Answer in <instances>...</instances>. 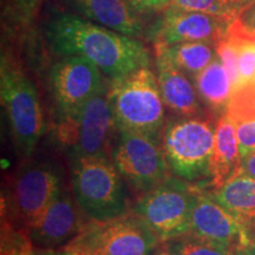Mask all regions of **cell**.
Listing matches in <instances>:
<instances>
[{"instance_id":"1","label":"cell","mask_w":255,"mask_h":255,"mask_svg":"<svg viewBox=\"0 0 255 255\" xmlns=\"http://www.w3.org/2000/svg\"><path fill=\"white\" fill-rule=\"evenodd\" d=\"M45 36L56 55L83 57L111 79L149 68L151 64L150 52L139 39L72 12H63L51 18L46 24Z\"/></svg>"},{"instance_id":"2","label":"cell","mask_w":255,"mask_h":255,"mask_svg":"<svg viewBox=\"0 0 255 255\" xmlns=\"http://www.w3.org/2000/svg\"><path fill=\"white\" fill-rule=\"evenodd\" d=\"M108 97L117 130H127L159 139L164 128V102L157 76L150 68L111 79Z\"/></svg>"},{"instance_id":"3","label":"cell","mask_w":255,"mask_h":255,"mask_svg":"<svg viewBox=\"0 0 255 255\" xmlns=\"http://www.w3.org/2000/svg\"><path fill=\"white\" fill-rule=\"evenodd\" d=\"M73 196L92 221L105 222L127 214L128 196L122 175L107 155L71 161Z\"/></svg>"},{"instance_id":"4","label":"cell","mask_w":255,"mask_h":255,"mask_svg":"<svg viewBox=\"0 0 255 255\" xmlns=\"http://www.w3.org/2000/svg\"><path fill=\"white\" fill-rule=\"evenodd\" d=\"M0 94L15 148L24 157H30L45 130L43 110L33 83L20 65L4 53L0 64Z\"/></svg>"},{"instance_id":"5","label":"cell","mask_w":255,"mask_h":255,"mask_svg":"<svg viewBox=\"0 0 255 255\" xmlns=\"http://www.w3.org/2000/svg\"><path fill=\"white\" fill-rule=\"evenodd\" d=\"M215 126L201 116L177 117L165 124L159 144L175 176L191 183L209 177Z\"/></svg>"},{"instance_id":"6","label":"cell","mask_w":255,"mask_h":255,"mask_svg":"<svg viewBox=\"0 0 255 255\" xmlns=\"http://www.w3.org/2000/svg\"><path fill=\"white\" fill-rule=\"evenodd\" d=\"M161 241L135 212L105 222L94 221L68 245L87 255H157Z\"/></svg>"},{"instance_id":"7","label":"cell","mask_w":255,"mask_h":255,"mask_svg":"<svg viewBox=\"0 0 255 255\" xmlns=\"http://www.w3.org/2000/svg\"><path fill=\"white\" fill-rule=\"evenodd\" d=\"M199 187L177 176L146 191L136 203L133 212L144 220L161 241L188 234L190 216Z\"/></svg>"},{"instance_id":"8","label":"cell","mask_w":255,"mask_h":255,"mask_svg":"<svg viewBox=\"0 0 255 255\" xmlns=\"http://www.w3.org/2000/svg\"><path fill=\"white\" fill-rule=\"evenodd\" d=\"M117 131L111 159L123 180L143 193L163 182L170 170L159 139L127 130Z\"/></svg>"},{"instance_id":"9","label":"cell","mask_w":255,"mask_h":255,"mask_svg":"<svg viewBox=\"0 0 255 255\" xmlns=\"http://www.w3.org/2000/svg\"><path fill=\"white\" fill-rule=\"evenodd\" d=\"M114 128L116 124L108 97V88L105 87L92 96L77 114L62 120L59 135L62 142L69 148L70 161L107 155V146Z\"/></svg>"},{"instance_id":"10","label":"cell","mask_w":255,"mask_h":255,"mask_svg":"<svg viewBox=\"0 0 255 255\" xmlns=\"http://www.w3.org/2000/svg\"><path fill=\"white\" fill-rule=\"evenodd\" d=\"M50 83L60 117L69 119L105 88L102 71L90 60L64 56L50 70Z\"/></svg>"},{"instance_id":"11","label":"cell","mask_w":255,"mask_h":255,"mask_svg":"<svg viewBox=\"0 0 255 255\" xmlns=\"http://www.w3.org/2000/svg\"><path fill=\"white\" fill-rule=\"evenodd\" d=\"M231 24L225 18L170 5L161 12V17L145 37L154 44L164 45L183 41H207L216 45L227 36Z\"/></svg>"},{"instance_id":"12","label":"cell","mask_w":255,"mask_h":255,"mask_svg":"<svg viewBox=\"0 0 255 255\" xmlns=\"http://www.w3.org/2000/svg\"><path fill=\"white\" fill-rule=\"evenodd\" d=\"M62 191L60 174L52 164L38 162L26 165L19 171L12 189L15 215L28 227Z\"/></svg>"},{"instance_id":"13","label":"cell","mask_w":255,"mask_h":255,"mask_svg":"<svg viewBox=\"0 0 255 255\" xmlns=\"http://www.w3.org/2000/svg\"><path fill=\"white\" fill-rule=\"evenodd\" d=\"M188 234L240 251L248 242L240 222L209 194L199 188Z\"/></svg>"},{"instance_id":"14","label":"cell","mask_w":255,"mask_h":255,"mask_svg":"<svg viewBox=\"0 0 255 255\" xmlns=\"http://www.w3.org/2000/svg\"><path fill=\"white\" fill-rule=\"evenodd\" d=\"M79 207L71 195H60L27 227L28 239L34 247L55 250L71 242L82 232Z\"/></svg>"},{"instance_id":"15","label":"cell","mask_w":255,"mask_h":255,"mask_svg":"<svg viewBox=\"0 0 255 255\" xmlns=\"http://www.w3.org/2000/svg\"><path fill=\"white\" fill-rule=\"evenodd\" d=\"M72 13L126 36L145 37L141 14L128 0H63Z\"/></svg>"},{"instance_id":"16","label":"cell","mask_w":255,"mask_h":255,"mask_svg":"<svg viewBox=\"0 0 255 255\" xmlns=\"http://www.w3.org/2000/svg\"><path fill=\"white\" fill-rule=\"evenodd\" d=\"M155 53L157 82L165 107L178 117L200 116L201 104L194 83L163 52L155 50Z\"/></svg>"},{"instance_id":"17","label":"cell","mask_w":255,"mask_h":255,"mask_svg":"<svg viewBox=\"0 0 255 255\" xmlns=\"http://www.w3.org/2000/svg\"><path fill=\"white\" fill-rule=\"evenodd\" d=\"M209 194L240 222L250 245L255 244V178L238 174Z\"/></svg>"},{"instance_id":"18","label":"cell","mask_w":255,"mask_h":255,"mask_svg":"<svg viewBox=\"0 0 255 255\" xmlns=\"http://www.w3.org/2000/svg\"><path fill=\"white\" fill-rule=\"evenodd\" d=\"M241 163L235 124L226 114L215 126V141L209 165V184L213 189L222 187L238 174Z\"/></svg>"},{"instance_id":"19","label":"cell","mask_w":255,"mask_h":255,"mask_svg":"<svg viewBox=\"0 0 255 255\" xmlns=\"http://www.w3.org/2000/svg\"><path fill=\"white\" fill-rule=\"evenodd\" d=\"M199 98L210 109L225 114L233 95V85L228 72L216 58L193 78Z\"/></svg>"},{"instance_id":"20","label":"cell","mask_w":255,"mask_h":255,"mask_svg":"<svg viewBox=\"0 0 255 255\" xmlns=\"http://www.w3.org/2000/svg\"><path fill=\"white\" fill-rule=\"evenodd\" d=\"M154 46L155 50L163 52L191 81L218 57L214 44L207 41H183L171 45L154 44Z\"/></svg>"},{"instance_id":"21","label":"cell","mask_w":255,"mask_h":255,"mask_svg":"<svg viewBox=\"0 0 255 255\" xmlns=\"http://www.w3.org/2000/svg\"><path fill=\"white\" fill-rule=\"evenodd\" d=\"M167 255H238L234 248L215 244L197 238L193 234H184L168 240L164 248Z\"/></svg>"},{"instance_id":"22","label":"cell","mask_w":255,"mask_h":255,"mask_svg":"<svg viewBox=\"0 0 255 255\" xmlns=\"http://www.w3.org/2000/svg\"><path fill=\"white\" fill-rule=\"evenodd\" d=\"M173 6L187 11L207 13L234 21L241 14V9L228 0H171Z\"/></svg>"},{"instance_id":"23","label":"cell","mask_w":255,"mask_h":255,"mask_svg":"<svg viewBox=\"0 0 255 255\" xmlns=\"http://www.w3.org/2000/svg\"><path fill=\"white\" fill-rule=\"evenodd\" d=\"M216 56L222 63L223 68L228 72L232 81L233 92L240 88V75H239V57L237 43L231 37L226 36L215 45Z\"/></svg>"},{"instance_id":"24","label":"cell","mask_w":255,"mask_h":255,"mask_svg":"<svg viewBox=\"0 0 255 255\" xmlns=\"http://www.w3.org/2000/svg\"><path fill=\"white\" fill-rule=\"evenodd\" d=\"M237 43L239 57V75H240V88L255 78V46L250 41L241 39L227 33ZM239 88V89H240Z\"/></svg>"},{"instance_id":"25","label":"cell","mask_w":255,"mask_h":255,"mask_svg":"<svg viewBox=\"0 0 255 255\" xmlns=\"http://www.w3.org/2000/svg\"><path fill=\"white\" fill-rule=\"evenodd\" d=\"M241 157L255 150V117L234 123Z\"/></svg>"},{"instance_id":"26","label":"cell","mask_w":255,"mask_h":255,"mask_svg":"<svg viewBox=\"0 0 255 255\" xmlns=\"http://www.w3.org/2000/svg\"><path fill=\"white\" fill-rule=\"evenodd\" d=\"M41 0H9L14 17L21 23L31 20Z\"/></svg>"},{"instance_id":"27","label":"cell","mask_w":255,"mask_h":255,"mask_svg":"<svg viewBox=\"0 0 255 255\" xmlns=\"http://www.w3.org/2000/svg\"><path fill=\"white\" fill-rule=\"evenodd\" d=\"M139 14L161 13L171 4V0H128Z\"/></svg>"},{"instance_id":"28","label":"cell","mask_w":255,"mask_h":255,"mask_svg":"<svg viewBox=\"0 0 255 255\" xmlns=\"http://www.w3.org/2000/svg\"><path fill=\"white\" fill-rule=\"evenodd\" d=\"M228 33L234 37L250 41V43H252L255 46V30H253V28H248L245 26V25H242V23L238 18L235 19L234 21H232L231 26H229Z\"/></svg>"},{"instance_id":"29","label":"cell","mask_w":255,"mask_h":255,"mask_svg":"<svg viewBox=\"0 0 255 255\" xmlns=\"http://www.w3.org/2000/svg\"><path fill=\"white\" fill-rule=\"evenodd\" d=\"M238 174L255 178V150L241 157V163Z\"/></svg>"},{"instance_id":"30","label":"cell","mask_w":255,"mask_h":255,"mask_svg":"<svg viewBox=\"0 0 255 255\" xmlns=\"http://www.w3.org/2000/svg\"><path fill=\"white\" fill-rule=\"evenodd\" d=\"M238 19L241 21L242 25H245L248 28L255 30V1L252 2L251 5H248L241 12V14L239 15Z\"/></svg>"},{"instance_id":"31","label":"cell","mask_w":255,"mask_h":255,"mask_svg":"<svg viewBox=\"0 0 255 255\" xmlns=\"http://www.w3.org/2000/svg\"><path fill=\"white\" fill-rule=\"evenodd\" d=\"M57 252L55 250H44V248H31L28 247L25 251L24 255H56Z\"/></svg>"},{"instance_id":"32","label":"cell","mask_w":255,"mask_h":255,"mask_svg":"<svg viewBox=\"0 0 255 255\" xmlns=\"http://www.w3.org/2000/svg\"><path fill=\"white\" fill-rule=\"evenodd\" d=\"M56 255H87V254L83 253L82 251L77 250L76 247L71 246V245H65L62 251L57 252Z\"/></svg>"},{"instance_id":"33","label":"cell","mask_w":255,"mask_h":255,"mask_svg":"<svg viewBox=\"0 0 255 255\" xmlns=\"http://www.w3.org/2000/svg\"><path fill=\"white\" fill-rule=\"evenodd\" d=\"M228 1H231L232 4L238 6V7L241 9V11H244V9L246 8L248 5H251L252 2L255 1V0H228Z\"/></svg>"},{"instance_id":"34","label":"cell","mask_w":255,"mask_h":255,"mask_svg":"<svg viewBox=\"0 0 255 255\" xmlns=\"http://www.w3.org/2000/svg\"><path fill=\"white\" fill-rule=\"evenodd\" d=\"M238 255H255V244L247 245L246 247L239 251Z\"/></svg>"},{"instance_id":"35","label":"cell","mask_w":255,"mask_h":255,"mask_svg":"<svg viewBox=\"0 0 255 255\" xmlns=\"http://www.w3.org/2000/svg\"><path fill=\"white\" fill-rule=\"evenodd\" d=\"M27 248H23V250H19V251H12V252H9V253H6L5 255H24L25 251H26ZM2 255H4V254H2Z\"/></svg>"},{"instance_id":"36","label":"cell","mask_w":255,"mask_h":255,"mask_svg":"<svg viewBox=\"0 0 255 255\" xmlns=\"http://www.w3.org/2000/svg\"><path fill=\"white\" fill-rule=\"evenodd\" d=\"M157 255H167V254H165V252H164V250H163L162 252H159V253H158Z\"/></svg>"},{"instance_id":"37","label":"cell","mask_w":255,"mask_h":255,"mask_svg":"<svg viewBox=\"0 0 255 255\" xmlns=\"http://www.w3.org/2000/svg\"><path fill=\"white\" fill-rule=\"evenodd\" d=\"M253 83H254V84H255V78H254V81H253Z\"/></svg>"}]
</instances>
